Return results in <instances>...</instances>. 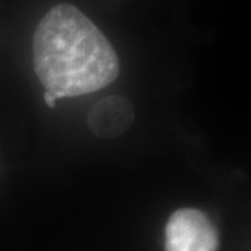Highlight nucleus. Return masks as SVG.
<instances>
[{
  "instance_id": "f257e3e1",
  "label": "nucleus",
  "mask_w": 251,
  "mask_h": 251,
  "mask_svg": "<svg viewBox=\"0 0 251 251\" xmlns=\"http://www.w3.org/2000/svg\"><path fill=\"white\" fill-rule=\"evenodd\" d=\"M32 54L41 84L57 99L102 90L120 72L117 53L106 36L67 3L52 7L39 21Z\"/></svg>"
},
{
  "instance_id": "f03ea898",
  "label": "nucleus",
  "mask_w": 251,
  "mask_h": 251,
  "mask_svg": "<svg viewBox=\"0 0 251 251\" xmlns=\"http://www.w3.org/2000/svg\"><path fill=\"white\" fill-rule=\"evenodd\" d=\"M219 236L205 212L175 211L165 227V251H218Z\"/></svg>"
},
{
  "instance_id": "7ed1b4c3",
  "label": "nucleus",
  "mask_w": 251,
  "mask_h": 251,
  "mask_svg": "<svg viewBox=\"0 0 251 251\" xmlns=\"http://www.w3.org/2000/svg\"><path fill=\"white\" fill-rule=\"evenodd\" d=\"M134 120V109L123 97H106L91 108L88 113L90 128L102 138L123 134Z\"/></svg>"
},
{
  "instance_id": "20e7f679",
  "label": "nucleus",
  "mask_w": 251,
  "mask_h": 251,
  "mask_svg": "<svg viewBox=\"0 0 251 251\" xmlns=\"http://www.w3.org/2000/svg\"><path fill=\"white\" fill-rule=\"evenodd\" d=\"M44 100H45V103L49 108H54V106H56V100H57V98L54 97L52 92H48V91H46L45 94H44Z\"/></svg>"
}]
</instances>
